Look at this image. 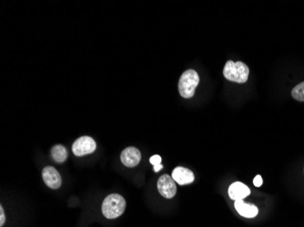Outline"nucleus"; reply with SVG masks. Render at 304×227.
I'll return each instance as SVG.
<instances>
[{
	"label": "nucleus",
	"mask_w": 304,
	"mask_h": 227,
	"mask_svg": "<svg viewBox=\"0 0 304 227\" xmlns=\"http://www.w3.org/2000/svg\"><path fill=\"white\" fill-rule=\"evenodd\" d=\"M126 209V201L119 194H111L104 199L102 213L107 219H115L121 216Z\"/></svg>",
	"instance_id": "1"
},
{
	"label": "nucleus",
	"mask_w": 304,
	"mask_h": 227,
	"mask_svg": "<svg viewBox=\"0 0 304 227\" xmlns=\"http://www.w3.org/2000/svg\"><path fill=\"white\" fill-rule=\"evenodd\" d=\"M249 67L246 64L239 62H233L232 60L228 61L224 68H223V75L224 78L236 83H246L249 78Z\"/></svg>",
	"instance_id": "2"
},
{
	"label": "nucleus",
	"mask_w": 304,
	"mask_h": 227,
	"mask_svg": "<svg viewBox=\"0 0 304 227\" xmlns=\"http://www.w3.org/2000/svg\"><path fill=\"white\" fill-rule=\"evenodd\" d=\"M198 83L199 77L194 69H189L184 72L179 81V92L180 96L184 98L192 97Z\"/></svg>",
	"instance_id": "3"
},
{
	"label": "nucleus",
	"mask_w": 304,
	"mask_h": 227,
	"mask_svg": "<svg viewBox=\"0 0 304 227\" xmlns=\"http://www.w3.org/2000/svg\"><path fill=\"white\" fill-rule=\"evenodd\" d=\"M97 147L96 142L90 136H81L72 146V152L77 156H83L91 154Z\"/></svg>",
	"instance_id": "4"
},
{
	"label": "nucleus",
	"mask_w": 304,
	"mask_h": 227,
	"mask_svg": "<svg viewBox=\"0 0 304 227\" xmlns=\"http://www.w3.org/2000/svg\"><path fill=\"white\" fill-rule=\"evenodd\" d=\"M158 190L165 198L170 199L177 193V185L174 179L169 175H163L158 180Z\"/></svg>",
	"instance_id": "5"
},
{
	"label": "nucleus",
	"mask_w": 304,
	"mask_h": 227,
	"mask_svg": "<svg viewBox=\"0 0 304 227\" xmlns=\"http://www.w3.org/2000/svg\"><path fill=\"white\" fill-rule=\"evenodd\" d=\"M121 160L122 163L127 167H135L141 162L142 154L140 150L137 149L136 147L129 146L122 151Z\"/></svg>",
	"instance_id": "6"
},
{
	"label": "nucleus",
	"mask_w": 304,
	"mask_h": 227,
	"mask_svg": "<svg viewBox=\"0 0 304 227\" xmlns=\"http://www.w3.org/2000/svg\"><path fill=\"white\" fill-rule=\"evenodd\" d=\"M42 178L45 184L51 189L59 188L62 183L59 173L52 166H47L43 169Z\"/></svg>",
	"instance_id": "7"
},
{
	"label": "nucleus",
	"mask_w": 304,
	"mask_h": 227,
	"mask_svg": "<svg viewBox=\"0 0 304 227\" xmlns=\"http://www.w3.org/2000/svg\"><path fill=\"white\" fill-rule=\"evenodd\" d=\"M172 178L179 185H185L191 184L195 178L192 171L182 166H178L172 172Z\"/></svg>",
	"instance_id": "8"
},
{
	"label": "nucleus",
	"mask_w": 304,
	"mask_h": 227,
	"mask_svg": "<svg viewBox=\"0 0 304 227\" xmlns=\"http://www.w3.org/2000/svg\"><path fill=\"white\" fill-rule=\"evenodd\" d=\"M234 206L237 212L240 213L241 216H244L246 218H253L259 213L257 206L250 203H245L243 199L235 200Z\"/></svg>",
	"instance_id": "9"
},
{
	"label": "nucleus",
	"mask_w": 304,
	"mask_h": 227,
	"mask_svg": "<svg viewBox=\"0 0 304 227\" xmlns=\"http://www.w3.org/2000/svg\"><path fill=\"white\" fill-rule=\"evenodd\" d=\"M250 194V188L241 182H235L229 187V196L233 200L246 198Z\"/></svg>",
	"instance_id": "10"
},
{
	"label": "nucleus",
	"mask_w": 304,
	"mask_h": 227,
	"mask_svg": "<svg viewBox=\"0 0 304 227\" xmlns=\"http://www.w3.org/2000/svg\"><path fill=\"white\" fill-rule=\"evenodd\" d=\"M51 156L57 163H63L68 158V152L63 146L57 145L52 147Z\"/></svg>",
	"instance_id": "11"
},
{
	"label": "nucleus",
	"mask_w": 304,
	"mask_h": 227,
	"mask_svg": "<svg viewBox=\"0 0 304 227\" xmlns=\"http://www.w3.org/2000/svg\"><path fill=\"white\" fill-rule=\"evenodd\" d=\"M291 96H292V97H293L294 99L304 102V82L296 85V86L292 89Z\"/></svg>",
	"instance_id": "12"
},
{
	"label": "nucleus",
	"mask_w": 304,
	"mask_h": 227,
	"mask_svg": "<svg viewBox=\"0 0 304 227\" xmlns=\"http://www.w3.org/2000/svg\"><path fill=\"white\" fill-rule=\"evenodd\" d=\"M149 162L154 165V171L155 172H159L161 169H162L163 165L161 163V157L159 156V155H155V156L150 157Z\"/></svg>",
	"instance_id": "13"
},
{
	"label": "nucleus",
	"mask_w": 304,
	"mask_h": 227,
	"mask_svg": "<svg viewBox=\"0 0 304 227\" xmlns=\"http://www.w3.org/2000/svg\"><path fill=\"white\" fill-rule=\"evenodd\" d=\"M5 221H6V216H5V213H4V209L1 206H0V227H2L4 226Z\"/></svg>",
	"instance_id": "14"
},
{
	"label": "nucleus",
	"mask_w": 304,
	"mask_h": 227,
	"mask_svg": "<svg viewBox=\"0 0 304 227\" xmlns=\"http://www.w3.org/2000/svg\"><path fill=\"white\" fill-rule=\"evenodd\" d=\"M253 184L256 187H260L262 185V178L261 176H257L253 180Z\"/></svg>",
	"instance_id": "15"
}]
</instances>
